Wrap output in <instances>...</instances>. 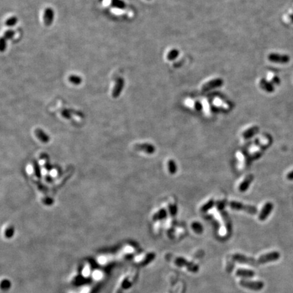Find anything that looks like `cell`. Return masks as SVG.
<instances>
[{"mask_svg": "<svg viewBox=\"0 0 293 293\" xmlns=\"http://www.w3.org/2000/svg\"><path fill=\"white\" fill-rule=\"evenodd\" d=\"M280 257V254L276 251L271 252L267 254H263L258 259L255 260V265L258 264H264L269 263V262L275 261L279 259Z\"/></svg>", "mask_w": 293, "mask_h": 293, "instance_id": "cell-1", "label": "cell"}, {"mask_svg": "<svg viewBox=\"0 0 293 293\" xmlns=\"http://www.w3.org/2000/svg\"><path fill=\"white\" fill-rule=\"evenodd\" d=\"M229 206L232 209L237 210H243L250 214H255L257 213V210L255 207L253 206L245 205V204L237 202H234V201L229 203Z\"/></svg>", "mask_w": 293, "mask_h": 293, "instance_id": "cell-2", "label": "cell"}, {"mask_svg": "<svg viewBox=\"0 0 293 293\" xmlns=\"http://www.w3.org/2000/svg\"><path fill=\"white\" fill-rule=\"evenodd\" d=\"M174 262H175V263L176 265H178V266L185 267L187 270L192 272H194V273L197 272V271L199 270V267L197 266V265L191 263V262H188L187 260H185V258L181 257L176 258L174 260Z\"/></svg>", "mask_w": 293, "mask_h": 293, "instance_id": "cell-3", "label": "cell"}, {"mask_svg": "<svg viewBox=\"0 0 293 293\" xmlns=\"http://www.w3.org/2000/svg\"><path fill=\"white\" fill-rule=\"evenodd\" d=\"M240 284L246 288L253 291H261L264 287V283L261 281H248L240 280Z\"/></svg>", "mask_w": 293, "mask_h": 293, "instance_id": "cell-4", "label": "cell"}, {"mask_svg": "<svg viewBox=\"0 0 293 293\" xmlns=\"http://www.w3.org/2000/svg\"><path fill=\"white\" fill-rule=\"evenodd\" d=\"M268 59L272 63L286 64L290 61V56L287 54H280L278 53H271L268 56Z\"/></svg>", "mask_w": 293, "mask_h": 293, "instance_id": "cell-5", "label": "cell"}, {"mask_svg": "<svg viewBox=\"0 0 293 293\" xmlns=\"http://www.w3.org/2000/svg\"><path fill=\"white\" fill-rule=\"evenodd\" d=\"M124 86V80L122 77H119L115 81V84L112 91V97L116 98L121 94Z\"/></svg>", "mask_w": 293, "mask_h": 293, "instance_id": "cell-6", "label": "cell"}, {"mask_svg": "<svg viewBox=\"0 0 293 293\" xmlns=\"http://www.w3.org/2000/svg\"><path fill=\"white\" fill-rule=\"evenodd\" d=\"M223 84V81L220 79V78H216V79H214L209 81L208 82L206 83L202 86V90L204 91H208V90H210L214 89V88H219L222 86Z\"/></svg>", "mask_w": 293, "mask_h": 293, "instance_id": "cell-7", "label": "cell"}, {"mask_svg": "<svg viewBox=\"0 0 293 293\" xmlns=\"http://www.w3.org/2000/svg\"><path fill=\"white\" fill-rule=\"evenodd\" d=\"M54 16V10L51 8H46L43 14V22L46 26H50L53 23Z\"/></svg>", "mask_w": 293, "mask_h": 293, "instance_id": "cell-8", "label": "cell"}, {"mask_svg": "<svg viewBox=\"0 0 293 293\" xmlns=\"http://www.w3.org/2000/svg\"><path fill=\"white\" fill-rule=\"evenodd\" d=\"M272 209H273V204L271 202H267L265 204L261 210L259 217H258L259 220L264 221L265 219H266L269 214L271 213Z\"/></svg>", "mask_w": 293, "mask_h": 293, "instance_id": "cell-9", "label": "cell"}, {"mask_svg": "<svg viewBox=\"0 0 293 293\" xmlns=\"http://www.w3.org/2000/svg\"><path fill=\"white\" fill-rule=\"evenodd\" d=\"M254 179L253 175H249L245 177V179L242 182L240 183V185L239 186V190L241 192H246L247 189L248 188V187L250 186V183L253 181V180Z\"/></svg>", "mask_w": 293, "mask_h": 293, "instance_id": "cell-10", "label": "cell"}, {"mask_svg": "<svg viewBox=\"0 0 293 293\" xmlns=\"http://www.w3.org/2000/svg\"><path fill=\"white\" fill-rule=\"evenodd\" d=\"M260 86L262 89L267 93H272L274 90V84L271 81H267L265 79H262L260 81Z\"/></svg>", "mask_w": 293, "mask_h": 293, "instance_id": "cell-11", "label": "cell"}, {"mask_svg": "<svg viewBox=\"0 0 293 293\" xmlns=\"http://www.w3.org/2000/svg\"><path fill=\"white\" fill-rule=\"evenodd\" d=\"M236 275L241 277L252 278L254 276L255 274L253 270H245V269H239V270L236 271Z\"/></svg>", "mask_w": 293, "mask_h": 293, "instance_id": "cell-12", "label": "cell"}, {"mask_svg": "<svg viewBox=\"0 0 293 293\" xmlns=\"http://www.w3.org/2000/svg\"><path fill=\"white\" fill-rule=\"evenodd\" d=\"M258 130V128L257 126H253L250 128L247 129V130L243 132L242 136L245 138H249L253 137L254 134L257 133Z\"/></svg>", "mask_w": 293, "mask_h": 293, "instance_id": "cell-13", "label": "cell"}, {"mask_svg": "<svg viewBox=\"0 0 293 293\" xmlns=\"http://www.w3.org/2000/svg\"><path fill=\"white\" fill-rule=\"evenodd\" d=\"M111 6L115 8L123 10L126 8V4L122 0H111Z\"/></svg>", "mask_w": 293, "mask_h": 293, "instance_id": "cell-14", "label": "cell"}, {"mask_svg": "<svg viewBox=\"0 0 293 293\" xmlns=\"http://www.w3.org/2000/svg\"><path fill=\"white\" fill-rule=\"evenodd\" d=\"M68 80L70 83L74 85H80L82 82V79L80 76H76V75H71L68 77Z\"/></svg>", "mask_w": 293, "mask_h": 293, "instance_id": "cell-15", "label": "cell"}, {"mask_svg": "<svg viewBox=\"0 0 293 293\" xmlns=\"http://www.w3.org/2000/svg\"><path fill=\"white\" fill-rule=\"evenodd\" d=\"M168 168L170 174H172V175L175 174L177 170V167L175 162L173 161L172 159H170L168 162Z\"/></svg>", "mask_w": 293, "mask_h": 293, "instance_id": "cell-16", "label": "cell"}, {"mask_svg": "<svg viewBox=\"0 0 293 293\" xmlns=\"http://www.w3.org/2000/svg\"><path fill=\"white\" fill-rule=\"evenodd\" d=\"M179 51L176 49H173L170 51L167 54V59L170 60H175L176 58L179 56Z\"/></svg>", "mask_w": 293, "mask_h": 293, "instance_id": "cell-17", "label": "cell"}, {"mask_svg": "<svg viewBox=\"0 0 293 293\" xmlns=\"http://www.w3.org/2000/svg\"><path fill=\"white\" fill-rule=\"evenodd\" d=\"M17 22H18V18L16 16H12L6 20L5 25L7 27H13L16 25Z\"/></svg>", "mask_w": 293, "mask_h": 293, "instance_id": "cell-18", "label": "cell"}, {"mask_svg": "<svg viewBox=\"0 0 293 293\" xmlns=\"http://www.w3.org/2000/svg\"><path fill=\"white\" fill-rule=\"evenodd\" d=\"M192 229H193L194 231H195V232L197 233L202 232V231H203L202 226V225L199 223L198 222H194L192 225Z\"/></svg>", "mask_w": 293, "mask_h": 293, "instance_id": "cell-19", "label": "cell"}, {"mask_svg": "<svg viewBox=\"0 0 293 293\" xmlns=\"http://www.w3.org/2000/svg\"><path fill=\"white\" fill-rule=\"evenodd\" d=\"M15 35V31L14 30L12 29H8V30H7L6 31L4 32V33H3V37H4V38L6 39H11L13 38V37Z\"/></svg>", "mask_w": 293, "mask_h": 293, "instance_id": "cell-20", "label": "cell"}, {"mask_svg": "<svg viewBox=\"0 0 293 293\" xmlns=\"http://www.w3.org/2000/svg\"><path fill=\"white\" fill-rule=\"evenodd\" d=\"M236 155H237L238 161H239V162H240L239 163V167H240V168H242V167H244V163H245V157H244L243 153L241 152H237Z\"/></svg>", "mask_w": 293, "mask_h": 293, "instance_id": "cell-21", "label": "cell"}, {"mask_svg": "<svg viewBox=\"0 0 293 293\" xmlns=\"http://www.w3.org/2000/svg\"><path fill=\"white\" fill-rule=\"evenodd\" d=\"M213 205H214V201L213 200H210L206 204H204L202 208H201V210H202V212H206V211L210 209L211 208H213Z\"/></svg>", "mask_w": 293, "mask_h": 293, "instance_id": "cell-22", "label": "cell"}, {"mask_svg": "<svg viewBox=\"0 0 293 293\" xmlns=\"http://www.w3.org/2000/svg\"><path fill=\"white\" fill-rule=\"evenodd\" d=\"M0 43H1V45H0V50H1V52H4L7 47V39H6L3 37H2L1 40H0Z\"/></svg>", "mask_w": 293, "mask_h": 293, "instance_id": "cell-23", "label": "cell"}, {"mask_svg": "<svg viewBox=\"0 0 293 293\" xmlns=\"http://www.w3.org/2000/svg\"><path fill=\"white\" fill-rule=\"evenodd\" d=\"M169 211L172 215H175L177 211V208L175 204H170L169 205Z\"/></svg>", "mask_w": 293, "mask_h": 293, "instance_id": "cell-24", "label": "cell"}, {"mask_svg": "<svg viewBox=\"0 0 293 293\" xmlns=\"http://www.w3.org/2000/svg\"><path fill=\"white\" fill-rule=\"evenodd\" d=\"M166 215V212L164 209H162L161 210H159V212L157 213L155 215V219H162V218H164Z\"/></svg>", "mask_w": 293, "mask_h": 293, "instance_id": "cell-25", "label": "cell"}, {"mask_svg": "<svg viewBox=\"0 0 293 293\" xmlns=\"http://www.w3.org/2000/svg\"><path fill=\"white\" fill-rule=\"evenodd\" d=\"M271 82L272 84H279L280 83V78H279L277 76H274L272 77V79H271Z\"/></svg>", "mask_w": 293, "mask_h": 293, "instance_id": "cell-26", "label": "cell"}, {"mask_svg": "<svg viewBox=\"0 0 293 293\" xmlns=\"http://www.w3.org/2000/svg\"><path fill=\"white\" fill-rule=\"evenodd\" d=\"M287 179L289 180H293V170L289 172L287 175Z\"/></svg>", "mask_w": 293, "mask_h": 293, "instance_id": "cell-27", "label": "cell"}, {"mask_svg": "<svg viewBox=\"0 0 293 293\" xmlns=\"http://www.w3.org/2000/svg\"><path fill=\"white\" fill-rule=\"evenodd\" d=\"M102 1H103V0H100V2H102Z\"/></svg>", "mask_w": 293, "mask_h": 293, "instance_id": "cell-28", "label": "cell"}]
</instances>
